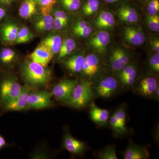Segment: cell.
<instances>
[{
  "instance_id": "32",
  "label": "cell",
  "mask_w": 159,
  "mask_h": 159,
  "mask_svg": "<svg viewBox=\"0 0 159 159\" xmlns=\"http://www.w3.org/2000/svg\"><path fill=\"white\" fill-rule=\"evenodd\" d=\"M146 7L148 14L156 15L159 11V0H146Z\"/></svg>"
},
{
  "instance_id": "24",
  "label": "cell",
  "mask_w": 159,
  "mask_h": 159,
  "mask_svg": "<svg viewBox=\"0 0 159 159\" xmlns=\"http://www.w3.org/2000/svg\"><path fill=\"white\" fill-rule=\"evenodd\" d=\"M76 48V43L73 39L67 38L62 41L59 53V58L61 59L67 56Z\"/></svg>"
},
{
  "instance_id": "45",
  "label": "cell",
  "mask_w": 159,
  "mask_h": 159,
  "mask_svg": "<svg viewBox=\"0 0 159 159\" xmlns=\"http://www.w3.org/2000/svg\"><path fill=\"white\" fill-rule=\"evenodd\" d=\"M6 11L2 7L0 6V21L6 16Z\"/></svg>"
},
{
  "instance_id": "44",
  "label": "cell",
  "mask_w": 159,
  "mask_h": 159,
  "mask_svg": "<svg viewBox=\"0 0 159 159\" xmlns=\"http://www.w3.org/2000/svg\"><path fill=\"white\" fill-rule=\"evenodd\" d=\"M6 145V142L5 139L0 134V150L5 147Z\"/></svg>"
},
{
  "instance_id": "29",
  "label": "cell",
  "mask_w": 159,
  "mask_h": 159,
  "mask_svg": "<svg viewBox=\"0 0 159 159\" xmlns=\"http://www.w3.org/2000/svg\"><path fill=\"white\" fill-rule=\"evenodd\" d=\"M16 53L10 48L3 49L0 52V61L4 64H9L14 60Z\"/></svg>"
},
{
  "instance_id": "42",
  "label": "cell",
  "mask_w": 159,
  "mask_h": 159,
  "mask_svg": "<svg viewBox=\"0 0 159 159\" xmlns=\"http://www.w3.org/2000/svg\"><path fill=\"white\" fill-rule=\"evenodd\" d=\"M107 4H124L127 0H103Z\"/></svg>"
},
{
  "instance_id": "39",
  "label": "cell",
  "mask_w": 159,
  "mask_h": 159,
  "mask_svg": "<svg viewBox=\"0 0 159 159\" xmlns=\"http://www.w3.org/2000/svg\"><path fill=\"white\" fill-rule=\"evenodd\" d=\"M67 25L59 19L54 18V23L53 24V29L56 30H61L66 27Z\"/></svg>"
},
{
  "instance_id": "4",
  "label": "cell",
  "mask_w": 159,
  "mask_h": 159,
  "mask_svg": "<svg viewBox=\"0 0 159 159\" xmlns=\"http://www.w3.org/2000/svg\"><path fill=\"white\" fill-rule=\"evenodd\" d=\"M119 84L117 79L107 76L99 80L93 89L95 95L100 98H108L112 97L119 90Z\"/></svg>"
},
{
  "instance_id": "3",
  "label": "cell",
  "mask_w": 159,
  "mask_h": 159,
  "mask_svg": "<svg viewBox=\"0 0 159 159\" xmlns=\"http://www.w3.org/2000/svg\"><path fill=\"white\" fill-rule=\"evenodd\" d=\"M17 80L13 76L4 78L0 83V104L2 106L6 102L18 97L22 90Z\"/></svg>"
},
{
  "instance_id": "38",
  "label": "cell",
  "mask_w": 159,
  "mask_h": 159,
  "mask_svg": "<svg viewBox=\"0 0 159 159\" xmlns=\"http://www.w3.org/2000/svg\"><path fill=\"white\" fill-rule=\"evenodd\" d=\"M54 18L59 19L66 25L68 24V17L66 12L63 10L57 9L54 11Z\"/></svg>"
},
{
  "instance_id": "43",
  "label": "cell",
  "mask_w": 159,
  "mask_h": 159,
  "mask_svg": "<svg viewBox=\"0 0 159 159\" xmlns=\"http://www.w3.org/2000/svg\"><path fill=\"white\" fill-rule=\"evenodd\" d=\"M152 97L154 100H156L158 102L159 100V87H158L157 88L155 91L154 93L152 95Z\"/></svg>"
},
{
  "instance_id": "35",
  "label": "cell",
  "mask_w": 159,
  "mask_h": 159,
  "mask_svg": "<svg viewBox=\"0 0 159 159\" xmlns=\"http://www.w3.org/2000/svg\"><path fill=\"white\" fill-rule=\"evenodd\" d=\"M149 65L152 70L159 73V53H156L150 57L149 60Z\"/></svg>"
},
{
  "instance_id": "25",
  "label": "cell",
  "mask_w": 159,
  "mask_h": 159,
  "mask_svg": "<svg viewBox=\"0 0 159 159\" xmlns=\"http://www.w3.org/2000/svg\"><path fill=\"white\" fill-rule=\"evenodd\" d=\"M100 6L99 0H87L82 6V11L86 16H91L98 11Z\"/></svg>"
},
{
  "instance_id": "12",
  "label": "cell",
  "mask_w": 159,
  "mask_h": 159,
  "mask_svg": "<svg viewBox=\"0 0 159 159\" xmlns=\"http://www.w3.org/2000/svg\"><path fill=\"white\" fill-rule=\"evenodd\" d=\"M117 14L121 20L128 23H136L139 20L136 9L127 3H124L119 6Z\"/></svg>"
},
{
  "instance_id": "2",
  "label": "cell",
  "mask_w": 159,
  "mask_h": 159,
  "mask_svg": "<svg viewBox=\"0 0 159 159\" xmlns=\"http://www.w3.org/2000/svg\"><path fill=\"white\" fill-rule=\"evenodd\" d=\"M93 85V82L90 80L78 82L66 104L75 108H82L87 105L95 96Z\"/></svg>"
},
{
  "instance_id": "16",
  "label": "cell",
  "mask_w": 159,
  "mask_h": 159,
  "mask_svg": "<svg viewBox=\"0 0 159 159\" xmlns=\"http://www.w3.org/2000/svg\"><path fill=\"white\" fill-rule=\"evenodd\" d=\"M124 36L128 43L134 46L142 45L145 41V36L144 33L133 27L125 28Z\"/></svg>"
},
{
  "instance_id": "33",
  "label": "cell",
  "mask_w": 159,
  "mask_h": 159,
  "mask_svg": "<svg viewBox=\"0 0 159 159\" xmlns=\"http://www.w3.org/2000/svg\"><path fill=\"white\" fill-rule=\"evenodd\" d=\"M148 28L151 30L156 32L159 31V16L157 15H148L147 18Z\"/></svg>"
},
{
  "instance_id": "8",
  "label": "cell",
  "mask_w": 159,
  "mask_h": 159,
  "mask_svg": "<svg viewBox=\"0 0 159 159\" xmlns=\"http://www.w3.org/2000/svg\"><path fill=\"white\" fill-rule=\"evenodd\" d=\"M110 37L108 32L100 31L90 39L89 43L91 48L100 54H104L110 42Z\"/></svg>"
},
{
  "instance_id": "36",
  "label": "cell",
  "mask_w": 159,
  "mask_h": 159,
  "mask_svg": "<svg viewBox=\"0 0 159 159\" xmlns=\"http://www.w3.org/2000/svg\"><path fill=\"white\" fill-rule=\"evenodd\" d=\"M54 18L51 14L44 16L43 17L35 23L34 26L43 25L53 24L54 23Z\"/></svg>"
},
{
  "instance_id": "10",
  "label": "cell",
  "mask_w": 159,
  "mask_h": 159,
  "mask_svg": "<svg viewBox=\"0 0 159 159\" xmlns=\"http://www.w3.org/2000/svg\"><path fill=\"white\" fill-rule=\"evenodd\" d=\"M129 60V56L125 51L118 48L113 51L110 57V65L113 70L119 72L128 64Z\"/></svg>"
},
{
  "instance_id": "21",
  "label": "cell",
  "mask_w": 159,
  "mask_h": 159,
  "mask_svg": "<svg viewBox=\"0 0 159 159\" xmlns=\"http://www.w3.org/2000/svg\"><path fill=\"white\" fill-rule=\"evenodd\" d=\"M62 41V38L60 35L53 34L43 39L41 43L47 47L54 55L59 53Z\"/></svg>"
},
{
  "instance_id": "15",
  "label": "cell",
  "mask_w": 159,
  "mask_h": 159,
  "mask_svg": "<svg viewBox=\"0 0 159 159\" xmlns=\"http://www.w3.org/2000/svg\"><path fill=\"white\" fill-rule=\"evenodd\" d=\"M90 117L96 124L105 126L109 119V113L108 111L99 108L93 102L90 108Z\"/></svg>"
},
{
  "instance_id": "13",
  "label": "cell",
  "mask_w": 159,
  "mask_h": 159,
  "mask_svg": "<svg viewBox=\"0 0 159 159\" xmlns=\"http://www.w3.org/2000/svg\"><path fill=\"white\" fill-rule=\"evenodd\" d=\"M149 157L147 148L133 142L129 143L123 154L125 159H146Z\"/></svg>"
},
{
  "instance_id": "47",
  "label": "cell",
  "mask_w": 159,
  "mask_h": 159,
  "mask_svg": "<svg viewBox=\"0 0 159 159\" xmlns=\"http://www.w3.org/2000/svg\"><path fill=\"white\" fill-rule=\"evenodd\" d=\"M139 1H141V2H142V1H145V0H139Z\"/></svg>"
},
{
  "instance_id": "27",
  "label": "cell",
  "mask_w": 159,
  "mask_h": 159,
  "mask_svg": "<svg viewBox=\"0 0 159 159\" xmlns=\"http://www.w3.org/2000/svg\"><path fill=\"white\" fill-rule=\"evenodd\" d=\"M97 158L99 159H118L115 145L107 146L98 153Z\"/></svg>"
},
{
  "instance_id": "1",
  "label": "cell",
  "mask_w": 159,
  "mask_h": 159,
  "mask_svg": "<svg viewBox=\"0 0 159 159\" xmlns=\"http://www.w3.org/2000/svg\"><path fill=\"white\" fill-rule=\"evenodd\" d=\"M21 74L27 85L40 87L47 85L51 80V71L44 66L30 60H26L21 68Z\"/></svg>"
},
{
  "instance_id": "5",
  "label": "cell",
  "mask_w": 159,
  "mask_h": 159,
  "mask_svg": "<svg viewBox=\"0 0 159 159\" xmlns=\"http://www.w3.org/2000/svg\"><path fill=\"white\" fill-rule=\"evenodd\" d=\"M78 82L77 80H63L53 87L52 93L58 100L66 103Z\"/></svg>"
},
{
  "instance_id": "14",
  "label": "cell",
  "mask_w": 159,
  "mask_h": 159,
  "mask_svg": "<svg viewBox=\"0 0 159 159\" xmlns=\"http://www.w3.org/2000/svg\"><path fill=\"white\" fill-rule=\"evenodd\" d=\"M100 64L99 58L95 54H89L84 57L82 73L87 77L93 78L99 73Z\"/></svg>"
},
{
  "instance_id": "37",
  "label": "cell",
  "mask_w": 159,
  "mask_h": 159,
  "mask_svg": "<svg viewBox=\"0 0 159 159\" xmlns=\"http://www.w3.org/2000/svg\"><path fill=\"white\" fill-rule=\"evenodd\" d=\"M92 31H93V29H92V28L90 26L88 25L84 29L74 32V33L78 37L87 38L92 33Z\"/></svg>"
},
{
  "instance_id": "17",
  "label": "cell",
  "mask_w": 159,
  "mask_h": 159,
  "mask_svg": "<svg viewBox=\"0 0 159 159\" xmlns=\"http://www.w3.org/2000/svg\"><path fill=\"white\" fill-rule=\"evenodd\" d=\"M63 144L66 149L72 153H82L85 150L84 143L75 139L69 133L66 134L64 136Z\"/></svg>"
},
{
  "instance_id": "6",
  "label": "cell",
  "mask_w": 159,
  "mask_h": 159,
  "mask_svg": "<svg viewBox=\"0 0 159 159\" xmlns=\"http://www.w3.org/2000/svg\"><path fill=\"white\" fill-rule=\"evenodd\" d=\"M31 87L27 85L23 86L22 90L18 97L6 102L2 107L6 111H21L28 108V100Z\"/></svg>"
},
{
  "instance_id": "34",
  "label": "cell",
  "mask_w": 159,
  "mask_h": 159,
  "mask_svg": "<svg viewBox=\"0 0 159 159\" xmlns=\"http://www.w3.org/2000/svg\"><path fill=\"white\" fill-rule=\"evenodd\" d=\"M109 123L111 127L116 134L119 135L123 134H125L119 125L116 118L114 114L110 117H109Z\"/></svg>"
},
{
  "instance_id": "7",
  "label": "cell",
  "mask_w": 159,
  "mask_h": 159,
  "mask_svg": "<svg viewBox=\"0 0 159 159\" xmlns=\"http://www.w3.org/2000/svg\"><path fill=\"white\" fill-rule=\"evenodd\" d=\"M52 93L46 91L31 93L28 100V108L41 109L49 107L52 103Z\"/></svg>"
},
{
  "instance_id": "31",
  "label": "cell",
  "mask_w": 159,
  "mask_h": 159,
  "mask_svg": "<svg viewBox=\"0 0 159 159\" xmlns=\"http://www.w3.org/2000/svg\"><path fill=\"white\" fill-rule=\"evenodd\" d=\"M135 74H138L136 66L134 64L128 63L122 70L119 71L118 77L119 79L120 80Z\"/></svg>"
},
{
  "instance_id": "23",
  "label": "cell",
  "mask_w": 159,
  "mask_h": 159,
  "mask_svg": "<svg viewBox=\"0 0 159 159\" xmlns=\"http://www.w3.org/2000/svg\"><path fill=\"white\" fill-rule=\"evenodd\" d=\"M40 10L41 13L44 16L51 14L54 6L57 4V0H34Z\"/></svg>"
},
{
  "instance_id": "26",
  "label": "cell",
  "mask_w": 159,
  "mask_h": 159,
  "mask_svg": "<svg viewBox=\"0 0 159 159\" xmlns=\"http://www.w3.org/2000/svg\"><path fill=\"white\" fill-rule=\"evenodd\" d=\"M34 38V34L27 27H23L19 29L15 42L17 43H24L29 41Z\"/></svg>"
},
{
  "instance_id": "41",
  "label": "cell",
  "mask_w": 159,
  "mask_h": 159,
  "mask_svg": "<svg viewBox=\"0 0 159 159\" xmlns=\"http://www.w3.org/2000/svg\"><path fill=\"white\" fill-rule=\"evenodd\" d=\"M151 45L152 50L156 52V53H159V40L157 39H153L151 42Z\"/></svg>"
},
{
  "instance_id": "22",
  "label": "cell",
  "mask_w": 159,
  "mask_h": 159,
  "mask_svg": "<svg viewBox=\"0 0 159 159\" xmlns=\"http://www.w3.org/2000/svg\"><path fill=\"white\" fill-rule=\"evenodd\" d=\"M18 31V27L15 24L12 23L6 24L2 29L3 40L7 42H15Z\"/></svg>"
},
{
  "instance_id": "9",
  "label": "cell",
  "mask_w": 159,
  "mask_h": 159,
  "mask_svg": "<svg viewBox=\"0 0 159 159\" xmlns=\"http://www.w3.org/2000/svg\"><path fill=\"white\" fill-rule=\"evenodd\" d=\"M54 54L43 44H39L29 56V59L44 66H47L53 58Z\"/></svg>"
},
{
  "instance_id": "18",
  "label": "cell",
  "mask_w": 159,
  "mask_h": 159,
  "mask_svg": "<svg viewBox=\"0 0 159 159\" xmlns=\"http://www.w3.org/2000/svg\"><path fill=\"white\" fill-rule=\"evenodd\" d=\"M38 8L34 0H24L20 6L19 14L22 18L28 19L37 14Z\"/></svg>"
},
{
  "instance_id": "11",
  "label": "cell",
  "mask_w": 159,
  "mask_h": 159,
  "mask_svg": "<svg viewBox=\"0 0 159 159\" xmlns=\"http://www.w3.org/2000/svg\"><path fill=\"white\" fill-rule=\"evenodd\" d=\"M159 87L157 80L155 77H147L141 80L137 87V93L145 97H152L155 91Z\"/></svg>"
},
{
  "instance_id": "28",
  "label": "cell",
  "mask_w": 159,
  "mask_h": 159,
  "mask_svg": "<svg viewBox=\"0 0 159 159\" xmlns=\"http://www.w3.org/2000/svg\"><path fill=\"white\" fill-rule=\"evenodd\" d=\"M114 114L122 130L124 133H125L127 131V128L126 127V111L125 107L123 106L119 107Z\"/></svg>"
},
{
  "instance_id": "40",
  "label": "cell",
  "mask_w": 159,
  "mask_h": 159,
  "mask_svg": "<svg viewBox=\"0 0 159 159\" xmlns=\"http://www.w3.org/2000/svg\"><path fill=\"white\" fill-rule=\"evenodd\" d=\"M87 23L86 21L84 20L79 21L77 22L75 25L74 26V29H73V31L74 32H76V31H80L84 29L87 26H88Z\"/></svg>"
},
{
  "instance_id": "46",
  "label": "cell",
  "mask_w": 159,
  "mask_h": 159,
  "mask_svg": "<svg viewBox=\"0 0 159 159\" xmlns=\"http://www.w3.org/2000/svg\"><path fill=\"white\" fill-rule=\"evenodd\" d=\"M16 0H0V2L3 3V4H6V5H9L11 3L13 2Z\"/></svg>"
},
{
  "instance_id": "19",
  "label": "cell",
  "mask_w": 159,
  "mask_h": 159,
  "mask_svg": "<svg viewBox=\"0 0 159 159\" xmlns=\"http://www.w3.org/2000/svg\"><path fill=\"white\" fill-rule=\"evenodd\" d=\"M116 23L113 15L110 11H102L95 20L97 28L101 29H111Z\"/></svg>"
},
{
  "instance_id": "20",
  "label": "cell",
  "mask_w": 159,
  "mask_h": 159,
  "mask_svg": "<svg viewBox=\"0 0 159 159\" xmlns=\"http://www.w3.org/2000/svg\"><path fill=\"white\" fill-rule=\"evenodd\" d=\"M84 63V57L80 54L74 55L64 61V64L68 70L74 73L82 72Z\"/></svg>"
},
{
  "instance_id": "30",
  "label": "cell",
  "mask_w": 159,
  "mask_h": 159,
  "mask_svg": "<svg viewBox=\"0 0 159 159\" xmlns=\"http://www.w3.org/2000/svg\"><path fill=\"white\" fill-rule=\"evenodd\" d=\"M60 2L65 9L70 11H77L82 6L81 0H60Z\"/></svg>"
}]
</instances>
